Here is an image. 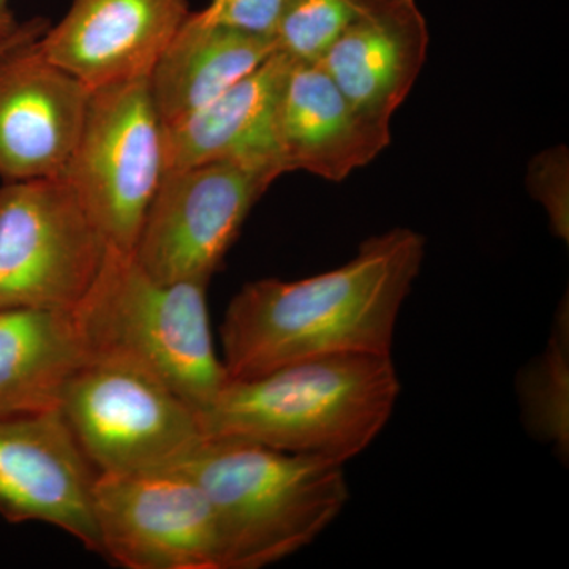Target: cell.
<instances>
[{"mask_svg":"<svg viewBox=\"0 0 569 569\" xmlns=\"http://www.w3.org/2000/svg\"><path fill=\"white\" fill-rule=\"evenodd\" d=\"M425 257L421 234L395 228L366 239L332 271L246 283L220 326L228 380L325 356L391 355L400 309Z\"/></svg>","mask_w":569,"mask_h":569,"instance_id":"obj_1","label":"cell"},{"mask_svg":"<svg viewBox=\"0 0 569 569\" xmlns=\"http://www.w3.org/2000/svg\"><path fill=\"white\" fill-rule=\"evenodd\" d=\"M399 395L391 355H335L228 380L198 411L206 438L252 441L343 466L388 425Z\"/></svg>","mask_w":569,"mask_h":569,"instance_id":"obj_2","label":"cell"},{"mask_svg":"<svg viewBox=\"0 0 569 569\" xmlns=\"http://www.w3.org/2000/svg\"><path fill=\"white\" fill-rule=\"evenodd\" d=\"M216 516L223 569H260L299 552L346 507L342 466L244 440L206 438L182 463Z\"/></svg>","mask_w":569,"mask_h":569,"instance_id":"obj_3","label":"cell"},{"mask_svg":"<svg viewBox=\"0 0 569 569\" xmlns=\"http://www.w3.org/2000/svg\"><path fill=\"white\" fill-rule=\"evenodd\" d=\"M204 282H160L133 253L108 247L71 312L88 362L137 370L198 410L228 381L213 346Z\"/></svg>","mask_w":569,"mask_h":569,"instance_id":"obj_4","label":"cell"},{"mask_svg":"<svg viewBox=\"0 0 569 569\" xmlns=\"http://www.w3.org/2000/svg\"><path fill=\"white\" fill-rule=\"evenodd\" d=\"M148 78L92 91L80 140L61 176L108 247L129 253L164 176L163 123Z\"/></svg>","mask_w":569,"mask_h":569,"instance_id":"obj_5","label":"cell"},{"mask_svg":"<svg viewBox=\"0 0 569 569\" xmlns=\"http://www.w3.org/2000/svg\"><path fill=\"white\" fill-rule=\"evenodd\" d=\"M59 410L97 473L173 470L206 440L197 407L137 370L107 362L81 366Z\"/></svg>","mask_w":569,"mask_h":569,"instance_id":"obj_6","label":"cell"},{"mask_svg":"<svg viewBox=\"0 0 569 569\" xmlns=\"http://www.w3.org/2000/svg\"><path fill=\"white\" fill-rule=\"evenodd\" d=\"M108 252L62 178L0 187V310H73Z\"/></svg>","mask_w":569,"mask_h":569,"instance_id":"obj_7","label":"cell"},{"mask_svg":"<svg viewBox=\"0 0 569 569\" xmlns=\"http://www.w3.org/2000/svg\"><path fill=\"white\" fill-rule=\"evenodd\" d=\"M277 178L231 160L164 174L142 220L134 258L160 282L209 283Z\"/></svg>","mask_w":569,"mask_h":569,"instance_id":"obj_8","label":"cell"},{"mask_svg":"<svg viewBox=\"0 0 569 569\" xmlns=\"http://www.w3.org/2000/svg\"><path fill=\"white\" fill-rule=\"evenodd\" d=\"M100 552L127 569H223L211 503L181 468L99 473Z\"/></svg>","mask_w":569,"mask_h":569,"instance_id":"obj_9","label":"cell"},{"mask_svg":"<svg viewBox=\"0 0 569 569\" xmlns=\"http://www.w3.org/2000/svg\"><path fill=\"white\" fill-rule=\"evenodd\" d=\"M97 473L61 410L0 419V516L56 527L100 552Z\"/></svg>","mask_w":569,"mask_h":569,"instance_id":"obj_10","label":"cell"},{"mask_svg":"<svg viewBox=\"0 0 569 569\" xmlns=\"http://www.w3.org/2000/svg\"><path fill=\"white\" fill-rule=\"evenodd\" d=\"M39 40L0 58V176L6 182L61 178L91 102V89L52 63Z\"/></svg>","mask_w":569,"mask_h":569,"instance_id":"obj_11","label":"cell"},{"mask_svg":"<svg viewBox=\"0 0 569 569\" xmlns=\"http://www.w3.org/2000/svg\"><path fill=\"white\" fill-rule=\"evenodd\" d=\"M187 0H73L41 52L91 91L149 77L189 17Z\"/></svg>","mask_w":569,"mask_h":569,"instance_id":"obj_12","label":"cell"},{"mask_svg":"<svg viewBox=\"0 0 569 569\" xmlns=\"http://www.w3.org/2000/svg\"><path fill=\"white\" fill-rule=\"evenodd\" d=\"M277 151L284 173L342 182L391 142V126L362 114L320 66L291 63L276 104Z\"/></svg>","mask_w":569,"mask_h":569,"instance_id":"obj_13","label":"cell"},{"mask_svg":"<svg viewBox=\"0 0 569 569\" xmlns=\"http://www.w3.org/2000/svg\"><path fill=\"white\" fill-rule=\"evenodd\" d=\"M429 29L417 0H373L317 66L362 114L391 126L425 67Z\"/></svg>","mask_w":569,"mask_h":569,"instance_id":"obj_14","label":"cell"},{"mask_svg":"<svg viewBox=\"0 0 569 569\" xmlns=\"http://www.w3.org/2000/svg\"><path fill=\"white\" fill-rule=\"evenodd\" d=\"M291 63L276 51L211 103L163 126L164 174L224 160L284 174L277 151L274 116Z\"/></svg>","mask_w":569,"mask_h":569,"instance_id":"obj_15","label":"cell"},{"mask_svg":"<svg viewBox=\"0 0 569 569\" xmlns=\"http://www.w3.org/2000/svg\"><path fill=\"white\" fill-rule=\"evenodd\" d=\"M276 52L274 40L190 13L149 73L163 126L181 121L222 96Z\"/></svg>","mask_w":569,"mask_h":569,"instance_id":"obj_16","label":"cell"},{"mask_svg":"<svg viewBox=\"0 0 569 569\" xmlns=\"http://www.w3.org/2000/svg\"><path fill=\"white\" fill-rule=\"evenodd\" d=\"M86 362L71 310H0V419L58 408Z\"/></svg>","mask_w":569,"mask_h":569,"instance_id":"obj_17","label":"cell"},{"mask_svg":"<svg viewBox=\"0 0 569 569\" xmlns=\"http://www.w3.org/2000/svg\"><path fill=\"white\" fill-rule=\"evenodd\" d=\"M568 306L560 309L552 340L539 362L520 383V400L527 425L538 437L552 440L568 452Z\"/></svg>","mask_w":569,"mask_h":569,"instance_id":"obj_18","label":"cell"},{"mask_svg":"<svg viewBox=\"0 0 569 569\" xmlns=\"http://www.w3.org/2000/svg\"><path fill=\"white\" fill-rule=\"evenodd\" d=\"M373 0H284L276 51L295 63H320Z\"/></svg>","mask_w":569,"mask_h":569,"instance_id":"obj_19","label":"cell"},{"mask_svg":"<svg viewBox=\"0 0 569 569\" xmlns=\"http://www.w3.org/2000/svg\"><path fill=\"white\" fill-rule=\"evenodd\" d=\"M530 193L548 213L552 233L561 241L569 238V156L559 144L535 156L527 174Z\"/></svg>","mask_w":569,"mask_h":569,"instance_id":"obj_20","label":"cell"},{"mask_svg":"<svg viewBox=\"0 0 569 569\" xmlns=\"http://www.w3.org/2000/svg\"><path fill=\"white\" fill-rule=\"evenodd\" d=\"M283 6L284 0H211L200 13L217 24L274 40Z\"/></svg>","mask_w":569,"mask_h":569,"instance_id":"obj_21","label":"cell"},{"mask_svg":"<svg viewBox=\"0 0 569 569\" xmlns=\"http://www.w3.org/2000/svg\"><path fill=\"white\" fill-rule=\"evenodd\" d=\"M48 28H50V26H48L47 21L41 20V18H36V20L20 24V28L17 29V32H14L13 36L0 41V58L6 56L7 52L22 47V44L39 40L40 37L47 32Z\"/></svg>","mask_w":569,"mask_h":569,"instance_id":"obj_22","label":"cell"},{"mask_svg":"<svg viewBox=\"0 0 569 569\" xmlns=\"http://www.w3.org/2000/svg\"><path fill=\"white\" fill-rule=\"evenodd\" d=\"M20 28L9 9V0H0V41L9 39Z\"/></svg>","mask_w":569,"mask_h":569,"instance_id":"obj_23","label":"cell"}]
</instances>
